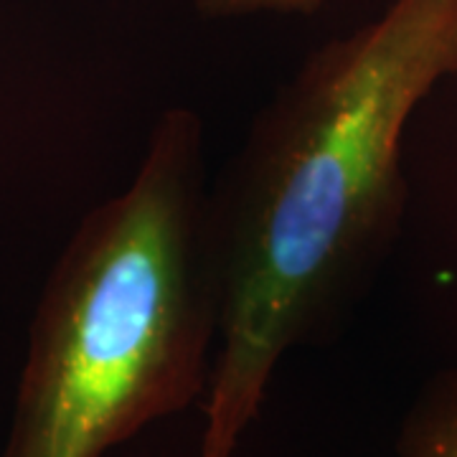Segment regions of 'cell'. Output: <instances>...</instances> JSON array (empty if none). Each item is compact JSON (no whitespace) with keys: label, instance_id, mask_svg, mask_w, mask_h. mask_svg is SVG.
Returning a JSON list of instances; mask_svg holds the SVG:
<instances>
[{"label":"cell","instance_id":"6da1fadb","mask_svg":"<svg viewBox=\"0 0 457 457\" xmlns=\"http://www.w3.org/2000/svg\"><path fill=\"white\" fill-rule=\"evenodd\" d=\"M457 74V0H392L312 51L209 196L216 356L198 457H234L282 356L359 285L404 213L409 120Z\"/></svg>","mask_w":457,"mask_h":457},{"label":"cell","instance_id":"7a4b0ae2","mask_svg":"<svg viewBox=\"0 0 457 457\" xmlns=\"http://www.w3.org/2000/svg\"><path fill=\"white\" fill-rule=\"evenodd\" d=\"M213 338L204 128L170 107L51 270L3 457H102L179 414L206 394Z\"/></svg>","mask_w":457,"mask_h":457},{"label":"cell","instance_id":"3957f363","mask_svg":"<svg viewBox=\"0 0 457 457\" xmlns=\"http://www.w3.org/2000/svg\"><path fill=\"white\" fill-rule=\"evenodd\" d=\"M396 457H457V369L432 378L409 409Z\"/></svg>","mask_w":457,"mask_h":457},{"label":"cell","instance_id":"277c9868","mask_svg":"<svg viewBox=\"0 0 457 457\" xmlns=\"http://www.w3.org/2000/svg\"><path fill=\"white\" fill-rule=\"evenodd\" d=\"M196 8L209 18L246 16H311L323 8L326 0H194Z\"/></svg>","mask_w":457,"mask_h":457}]
</instances>
